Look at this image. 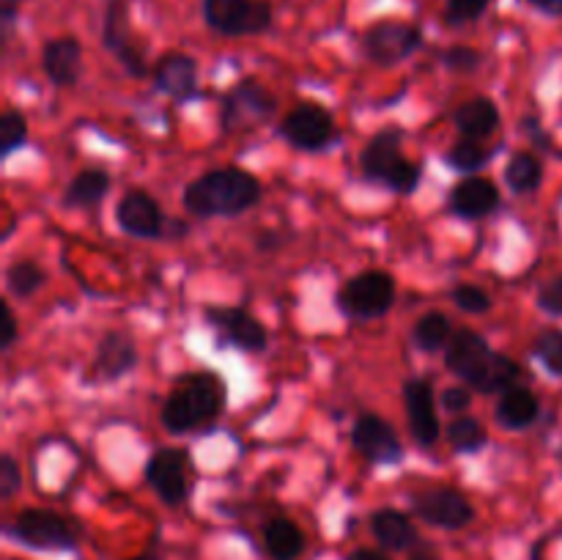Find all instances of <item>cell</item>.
<instances>
[{
	"label": "cell",
	"instance_id": "14",
	"mask_svg": "<svg viewBox=\"0 0 562 560\" xmlns=\"http://www.w3.org/2000/svg\"><path fill=\"white\" fill-rule=\"evenodd\" d=\"M187 450L181 448H159L151 459L146 461V481L148 486L157 492V497L165 505L176 508L184 505L187 494H190V483H187Z\"/></svg>",
	"mask_w": 562,
	"mask_h": 560
},
{
	"label": "cell",
	"instance_id": "5",
	"mask_svg": "<svg viewBox=\"0 0 562 560\" xmlns=\"http://www.w3.org/2000/svg\"><path fill=\"white\" fill-rule=\"evenodd\" d=\"M14 541L42 552H75L82 541V527L64 514L47 508H25L9 525Z\"/></svg>",
	"mask_w": 562,
	"mask_h": 560
},
{
	"label": "cell",
	"instance_id": "30",
	"mask_svg": "<svg viewBox=\"0 0 562 560\" xmlns=\"http://www.w3.org/2000/svg\"><path fill=\"white\" fill-rule=\"evenodd\" d=\"M445 437H448V443L453 445V450H459V453H475V450H481L483 445L488 443L486 428L481 426V421H475V417L470 415H456L453 421H450Z\"/></svg>",
	"mask_w": 562,
	"mask_h": 560
},
{
	"label": "cell",
	"instance_id": "29",
	"mask_svg": "<svg viewBox=\"0 0 562 560\" xmlns=\"http://www.w3.org/2000/svg\"><path fill=\"white\" fill-rule=\"evenodd\" d=\"M492 157H494V148L483 146L481 141L461 137L459 143H453V146L448 148L445 163H448L453 170H461V173H475V170H481Z\"/></svg>",
	"mask_w": 562,
	"mask_h": 560
},
{
	"label": "cell",
	"instance_id": "45",
	"mask_svg": "<svg viewBox=\"0 0 562 560\" xmlns=\"http://www.w3.org/2000/svg\"><path fill=\"white\" fill-rule=\"evenodd\" d=\"M346 560H390L387 555L376 552V549H355Z\"/></svg>",
	"mask_w": 562,
	"mask_h": 560
},
{
	"label": "cell",
	"instance_id": "15",
	"mask_svg": "<svg viewBox=\"0 0 562 560\" xmlns=\"http://www.w3.org/2000/svg\"><path fill=\"white\" fill-rule=\"evenodd\" d=\"M351 445L371 464H398L404 459V445H401L395 428L373 412H362L357 417L355 428H351Z\"/></svg>",
	"mask_w": 562,
	"mask_h": 560
},
{
	"label": "cell",
	"instance_id": "41",
	"mask_svg": "<svg viewBox=\"0 0 562 560\" xmlns=\"http://www.w3.org/2000/svg\"><path fill=\"white\" fill-rule=\"evenodd\" d=\"M406 560H442V552L437 549V544L431 541H417L415 547L409 549Z\"/></svg>",
	"mask_w": 562,
	"mask_h": 560
},
{
	"label": "cell",
	"instance_id": "32",
	"mask_svg": "<svg viewBox=\"0 0 562 560\" xmlns=\"http://www.w3.org/2000/svg\"><path fill=\"white\" fill-rule=\"evenodd\" d=\"M532 355L541 360V366L547 368L554 377H562V329H543L538 333V338L532 340Z\"/></svg>",
	"mask_w": 562,
	"mask_h": 560
},
{
	"label": "cell",
	"instance_id": "7",
	"mask_svg": "<svg viewBox=\"0 0 562 560\" xmlns=\"http://www.w3.org/2000/svg\"><path fill=\"white\" fill-rule=\"evenodd\" d=\"M278 110V99L258 80H241L220 102V126L225 132H250L267 124Z\"/></svg>",
	"mask_w": 562,
	"mask_h": 560
},
{
	"label": "cell",
	"instance_id": "25",
	"mask_svg": "<svg viewBox=\"0 0 562 560\" xmlns=\"http://www.w3.org/2000/svg\"><path fill=\"white\" fill-rule=\"evenodd\" d=\"M499 126V110L492 99H472L456 110V130L461 137L470 141H483Z\"/></svg>",
	"mask_w": 562,
	"mask_h": 560
},
{
	"label": "cell",
	"instance_id": "26",
	"mask_svg": "<svg viewBox=\"0 0 562 560\" xmlns=\"http://www.w3.org/2000/svg\"><path fill=\"white\" fill-rule=\"evenodd\" d=\"M110 190V176L99 168H86L66 184L64 190V206L66 209H88L97 206Z\"/></svg>",
	"mask_w": 562,
	"mask_h": 560
},
{
	"label": "cell",
	"instance_id": "18",
	"mask_svg": "<svg viewBox=\"0 0 562 560\" xmlns=\"http://www.w3.org/2000/svg\"><path fill=\"white\" fill-rule=\"evenodd\" d=\"M404 404L406 417H409L412 437L423 448H431L439 439V417L437 401H434V388L428 379L412 377L404 384Z\"/></svg>",
	"mask_w": 562,
	"mask_h": 560
},
{
	"label": "cell",
	"instance_id": "9",
	"mask_svg": "<svg viewBox=\"0 0 562 560\" xmlns=\"http://www.w3.org/2000/svg\"><path fill=\"white\" fill-rule=\"evenodd\" d=\"M423 47V31L412 22H373L362 36V49L376 66H395Z\"/></svg>",
	"mask_w": 562,
	"mask_h": 560
},
{
	"label": "cell",
	"instance_id": "16",
	"mask_svg": "<svg viewBox=\"0 0 562 560\" xmlns=\"http://www.w3.org/2000/svg\"><path fill=\"white\" fill-rule=\"evenodd\" d=\"M135 366H137V346L135 340H132V335L124 333V329H110V333L99 340L97 355H93L91 366H88L86 379L91 384L115 382V379L135 371Z\"/></svg>",
	"mask_w": 562,
	"mask_h": 560
},
{
	"label": "cell",
	"instance_id": "44",
	"mask_svg": "<svg viewBox=\"0 0 562 560\" xmlns=\"http://www.w3.org/2000/svg\"><path fill=\"white\" fill-rule=\"evenodd\" d=\"M256 245H258V250H267V253L278 250V247L283 245V236L274 234V231H263V234H258Z\"/></svg>",
	"mask_w": 562,
	"mask_h": 560
},
{
	"label": "cell",
	"instance_id": "42",
	"mask_svg": "<svg viewBox=\"0 0 562 560\" xmlns=\"http://www.w3.org/2000/svg\"><path fill=\"white\" fill-rule=\"evenodd\" d=\"M16 11H20V0H0V22H3L5 36H9L11 27H14Z\"/></svg>",
	"mask_w": 562,
	"mask_h": 560
},
{
	"label": "cell",
	"instance_id": "1",
	"mask_svg": "<svg viewBox=\"0 0 562 560\" xmlns=\"http://www.w3.org/2000/svg\"><path fill=\"white\" fill-rule=\"evenodd\" d=\"M445 366L461 382L470 384L472 390H481V393H505L521 377L519 362L514 357L494 351L488 340L475 329L453 333L448 349H445Z\"/></svg>",
	"mask_w": 562,
	"mask_h": 560
},
{
	"label": "cell",
	"instance_id": "27",
	"mask_svg": "<svg viewBox=\"0 0 562 560\" xmlns=\"http://www.w3.org/2000/svg\"><path fill=\"white\" fill-rule=\"evenodd\" d=\"M505 181L516 195H527L536 192L543 181V165L536 154L530 152H516L514 157L505 165Z\"/></svg>",
	"mask_w": 562,
	"mask_h": 560
},
{
	"label": "cell",
	"instance_id": "22",
	"mask_svg": "<svg viewBox=\"0 0 562 560\" xmlns=\"http://www.w3.org/2000/svg\"><path fill=\"white\" fill-rule=\"evenodd\" d=\"M371 533L384 549H390V552H409V549L420 541L409 516H406L404 511L395 508L373 511Z\"/></svg>",
	"mask_w": 562,
	"mask_h": 560
},
{
	"label": "cell",
	"instance_id": "33",
	"mask_svg": "<svg viewBox=\"0 0 562 560\" xmlns=\"http://www.w3.org/2000/svg\"><path fill=\"white\" fill-rule=\"evenodd\" d=\"M27 121L20 110H5L0 115V157H11L16 148L25 146Z\"/></svg>",
	"mask_w": 562,
	"mask_h": 560
},
{
	"label": "cell",
	"instance_id": "20",
	"mask_svg": "<svg viewBox=\"0 0 562 560\" xmlns=\"http://www.w3.org/2000/svg\"><path fill=\"white\" fill-rule=\"evenodd\" d=\"M499 206V190L486 176H467L450 190V212L464 220L488 217Z\"/></svg>",
	"mask_w": 562,
	"mask_h": 560
},
{
	"label": "cell",
	"instance_id": "38",
	"mask_svg": "<svg viewBox=\"0 0 562 560\" xmlns=\"http://www.w3.org/2000/svg\"><path fill=\"white\" fill-rule=\"evenodd\" d=\"M442 406L445 412H453V415H464L472 406V388L470 384H453V388L442 390Z\"/></svg>",
	"mask_w": 562,
	"mask_h": 560
},
{
	"label": "cell",
	"instance_id": "28",
	"mask_svg": "<svg viewBox=\"0 0 562 560\" xmlns=\"http://www.w3.org/2000/svg\"><path fill=\"white\" fill-rule=\"evenodd\" d=\"M450 338H453L450 318L439 311H431L426 313V316L417 318L415 329H412V340H415V346L417 349L428 351V355H434V351L439 349H448Z\"/></svg>",
	"mask_w": 562,
	"mask_h": 560
},
{
	"label": "cell",
	"instance_id": "3",
	"mask_svg": "<svg viewBox=\"0 0 562 560\" xmlns=\"http://www.w3.org/2000/svg\"><path fill=\"white\" fill-rule=\"evenodd\" d=\"M225 384L214 373H187L162 404V423L170 434H190L223 412Z\"/></svg>",
	"mask_w": 562,
	"mask_h": 560
},
{
	"label": "cell",
	"instance_id": "10",
	"mask_svg": "<svg viewBox=\"0 0 562 560\" xmlns=\"http://www.w3.org/2000/svg\"><path fill=\"white\" fill-rule=\"evenodd\" d=\"M412 508L426 525L442 527V530H461L475 519V508L467 494L453 486L423 489L412 497Z\"/></svg>",
	"mask_w": 562,
	"mask_h": 560
},
{
	"label": "cell",
	"instance_id": "43",
	"mask_svg": "<svg viewBox=\"0 0 562 560\" xmlns=\"http://www.w3.org/2000/svg\"><path fill=\"white\" fill-rule=\"evenodd\" d=\"M527 5H532L536 11L549 16H562V0H525Z\"/></svg>",
	"mask_w": 562,
	"mask_h": 560
},
{
	"label": "cell",
	"instance_id": "40",
	"mask_svg": "<svg viewBox=\"0 0 562 560\" xmlns=\"http://www.w3.org/2000/svg\"><path fill=\"white\" fill-rule=\"evenodd\" d=\"M16 340V318H14V311H11V305L5 302L3 305V338H0V346L3 349H11Z\"/></svg>",
	"mask_w": 562,
	"mask_h": 560
},
{
	"label": "cell",
	"instance_id": "2",
	"mask_svg": "<svg viewBox=\"0 0 562 560\" xmlns=\"http://www.w3.org/2000/svg\"><path fill=\"white\" fill-rule=\"evenodd\" d=\"M263 187L250 170L214 168L190 181L184 190V209L201 220L236 217L261 203Z\"/></svg>",
	"mask_w": 562,
	"mask_h": 560
},
{
	"label": "cell",
	"instance_id": "23",
	"mask_svg": "<svg viewBox=\"0 0 562 560\" xmlns=\"http://www.w3.org/2000/svg\"><path fill=\"white\" fill-rule=\"evenodd\" d=\"M541 415V401L525 384H514L505 390L497 401V423L510 432H521V428L532 426Z\"/></svg>",
	"mask_w": 562,
	"mask_h": 560
},
{
	"label": "cell",
	"instance_id": "13",
	"mask_svg": "<svg viewBox=\"0 0 562 560\" xmlns=\"http://www.w3.org/2000/svg\"><path fill=\"white\" fill-rule=\"evenodd\" d=\"M206 322L217 329V349L236 346L245 351H263L269 333L245 307H206Z\"/></svg>",
	"mask_w": 562,
	"mask_h": 560
},
{
	"label": "cell",
	"instance_id": "24",
	"mask_svg": "<svg viewBox=\"0 0 562 560\" xmlns=\"http://www.w3.org/2000/svg\"><path fill=\"white\" fill-rule=\"evenodd\" d=\"M263 547L272 560H296L305 549V533L296 522L278 516L263 525Z\"/></svg>",
	"mask_w": 562,
	"mask_h": 560
},
{
	"label": "cell",
	"instance_id": "36",
	"mask_svg": "<svg viewBox=\"0 0 562 560\" xmlns=\"http://www.w3.org/2000/svg\"><path fill=\"white\" fill-rule=\"evenodd\" d=\"M488 3L492 0H448V16L456 25H464V22H475L486 14Z\"/></svg>",
	"mask_w": 562,
	"mask_h": 560
},
{
	"label": "cell",
	"instance_id": "39",
	"mask_svg": "<svg viewBox=\"0 0 562 560\" xmlns=\"http://www.w3.org/2000/svg\"><path fill=\"white\" fill-rule=\"evenodd\" d=\"M538 307L549 316H562V275L549 280L541 291H538Z\"/></svg>",
	"mask_w": 562,
	"mask_h": 560
},
{
	"label": "cell",
	"instance_id": "34",
	"mask_svg": "<svg viewBox=\"0 0 562 560\" xmlns=\"http://www.w3.org/2000/svg\"><path fill=\"white\" fill-rule=\"evenodd\" d=\"M442 60L445 66H448L450 71H459V75H470V71L481 69L483 64V55L477 53L475 47H464V44H459V47H450L442 53Z\"/></svg>",
	"mask_w": 562,
	"mask_h": 560
},
{
	"label": "cell",
	"instance_id": "19",
	"mask_svg": "<svg viewBox=\"0 0 562 560\" xmlns=\"http://www.w3.org/2000/svg\"><path fill=\"white\" fill-rule=\"evenodd\" d=\"M154 86L179 104L198 97V60L187 53H165L154 64Z\"/></svg>",
	"mask_w": 562,
	"mask_h": 560
},
{
	"label": "cell",
	"instance_id": "17",
	"mask_svg": "<svg viewBox=\"0 0 562 560\" xmlns=\"http://www.w3.org/2000/svg\"><path fill=\"white\" fill-rule=\"evenodd\" d=\"M115 223L135 239H159L165 231L162 206L146 190H126L115 206Z\"/></svg>",
	"mask_w": 562,
	"mask_h": 560
},
{
	"label": "cell",
	"instance_id": "21",
	"mask_svg": "<svg viewBox=\"0 0 562 560\" xmlns=\"http://www.w3.org/2000/svg\"><path fill=\"white\" fill-rule=\"evenodd\" d=\"M42 69L49 82L58 88H71L82 75V47L75 36L49 38L42 47Z\"/></svg>",
	"mask_w": 562,
	"mask_h": 560
},
{
	"label": "cell",
	"instance_id": "4",
	"mask_svg": "<svg viewBox=\"0 0 562 560\" xmlns=\"http://www.w3.org/2000/svg\"><path fill=\"white\" fill-rule=\"evenodd\" d=\"M401 130H382L379 135H373L368 141V146L362 148V173L366 179L376 181V184H384L387 190L398 192V195H409V192L417 190L423 179V165L412 163V159L404 157V148H401Z\"/></svg>",
	"mask_w": 562,
	"mask_h": 560
},
{
	"label": "cell",
	"instance_id": "31",
	"mask_svg": "<svg viewBox=\"0 0 562 560\" xmlns=\"http://www.w3.org/2000/svg\"><path fill=\"white\" fill-rule=\"evenodd\" d=\"M44 280H47V275H44V269L36 261H14L5 269V285L20 300H27V296L36 294L44 285Z\"/></svg>",
	"mask_w": 562,
	"mask_h": 560
},
{
	"label": "cell",
	"instance_id": "35",
	"mask_svg": "<svg viewBox=\"0 0 562 560\" xmlns=\"http://www.w3.org/2000/svg\"><path fill=\"white\" fill-rule=\"evenodd\" d=\"M450 296H453V302L464 313H486L488 307H492V296H488L483 289H477V285H470V283L456 285Z\"/></svg>",
	"mask_w": 562,
	"mask_h": 560
},
{
	"label": "cell",
	"instance_id": "37",
	"mask_svg": "<svg viewBox=\"0 0 562 560\" xmlns=\"http://www.w3.org/2000/svg\"><path fill=\"white\" fill-rule=\"evenodd\" d=\"M20 486H22L20 464H16V459L11 453H3L0 456V497L11 500L16 492H20Z\"/></svg>",
	"mask_w": 562,
	"mask_h": 560
},
{
	"label": "cell",
	"instance_id": "12",
	"mask_svg": "<svg viewBox=\"0 0 562 560\" xmlns=\"http://www.w3.org/2000/svg\"><path fill=\"white\" fill-rule=\"evenodd\" d=\"M102 44L121 66H124L126 75L132 77H146V55L137 47L135 36H132L130 27V9H126V0H108V9H104V25H102Z\"/></svg>",
	"mask_w": 562,
	"mask_h": 560
},
{
	"label": "cell",
	"instance_id": "6",
	"mask_svg": "<svg viewBox=\"0 0 562 560\" xmlns=\"http://www.w3.org/2000/svg\"><path fill=\"white\" fill-rule=\"evenodd\" d=\"M395 305V280L384 269H366L346 280L338 291V307L349 318H379Z\"/></svg>",
	"mask_w": 562,
	"mask_h": 560
},
{
	"label": "cell",
	"instance_id": "11",
	"mask_svg": "<svg viewBox=\"0 0 562 560\" xmlns=\"http://www.w3.org/2000/svg\"><path fill=\"white\" fill-rule=\"evenodd\" d=\"M280 135L300 152H322L335 141V119L316 102H300L280 121Z\"/></svg>",
	"mask_w": 562,
	"mask_h": 560
},
{
	"label": "cell",
	"instance_id": "8",
	"mask_svg": "<svg viewBox=\"0 0 562 560\" xmlns=\"http://www.w3.org/2000/svg\"><path fill=\"white\" fill-rule=\"evenodd\" d=\"M203 20L220 36H258L272 27L267 0H203Z\"/></svg>",
	"mask_w": 562,
	"mask_h": 560
},
{
	"label": "cell",
	"instance_id": "46",
	"mask_svg": "<svg viewBox=\"0 0 562 560\" xmlns=\"http://www.w3.org/2000/svg\"><path fill=\"white\" fill-rule=\"evenodd\" d=\"M130 560H162V555H157V552H143V555H137V558H130Z\"/></svg>",
	"mask_w": 562,
	"mask_h": 560
}]
</instances>
